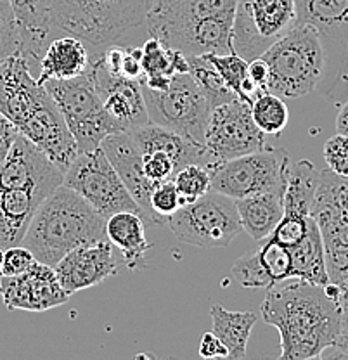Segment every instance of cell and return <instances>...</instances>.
<instances>
[{
  "mask_svg": "<svg viewBox=\"0 0 348 360\" xmlns=\"http://www.w3.org/2000/svg\"><path fill=\"white\" fill-rule=\"evenodd\" d=\"M262 319L281 336V360L324 357L340 336L343 307L340 291L297 279L267 288Z\"/></svg>",
  "mask_w": 348,
  "mask_h": 360,
  "instance_id": "obj_1",
  "label": "cell"
},
{
  "mask_svg": "<svg viewBox=\"0 0 348 360\" xmlns=\"http://www.w3.org/2000/svg\"><path fill=\"white\" fill-rule=\"evenodd\" d=\"M63 170L25 135L0 165V248L21 245L33 215L63 184Z\"/></svg>",
  "mask_w": 348,
  "mask_h": 360,
  "instance_id": "obj_2",
  "label": "cell"
},
{
  "mask_svg": "<svg viewBox=\"0 0 348 360\" xmlns=\"http://www.w3.org/2000/svg\"><path fill=\"white\" fill-rule=\"evenodd\" d=\"M238 0H153L149 37L186 56L229 54Z\"/></svg>",
  "mask_w": 348,
  "mask_h": 360,
  "instance_id": "obj_3",
  "label": "cell"
},
{
  "mask_svg": "<svg viewBox=\"0 0 348 360\" xmlns=\"http://www.w3.org/2000/svg\"><path fill=\"white\" fill-rule=\"evenodd\" d=\"M101 239H106V219L61 184L40 202L21 245L39 262L56 267L71 250Z\"/></svg>",
  "mask_w": 348,
  "mask_h": 360,
  "instance_id": "obj_4",
  "label": "cell"
},
{
  "mask_svg": "<svg viewBox=\"0 0 348 360\" xmlns=\"http://www.w3.org/2000/svg\"><path fill=\"white\" fill-rule=\"evenodd\" d=\"M49 6L59 32L84 40L97 56L146 28L153 0H49Z\"/></svg>",
  "mask_w": 348,
  "mask_h": 360,
  "instance_id": "obj_5",
  "label": "cell"
},
{
  "mask_svg": "<svg viewBox=\"0 0 348 360\" xmlns=\"http://www.w3.org/2000/svg\"><path fill=\"white\" fill-rule=\"evenodd\" d=\"M260 58L269 65V92L298 99L317 90L323 77V47L317 32L307 22H297Z\"/></svg>",
  "mask_w": 348,
  "mask_h": 360,
  "instance_id": "obj_6",
  "label": "cell"
},
{
  "mask_svg": "<svg viewBox=\"0 0 348 360\" xmlns=\"http://www.w3.org/2000/svg\"><path fill=\"white\" fill-rule=\"evenodd\" d=\"M297 22L312 26L323 47L317 92L342 106L348 101V0H297Z\"/></svg>",
  "mask_w": 348,
  "mask_h": 360,
  "instance_id": "obj_7",
  "label": "cell"
},
{
  "mask_svg": "<svg viewBox=\"0 0 348 360\" xmlns=\"http://www.w3.org/2000/svg\"><path fill=\"white\" fill-rule=\"evenodd\" d=\"M312 215L323 236L329 283L340 291L343 309H348V177L329 168L321 172Z\"/></svg>",
  "mask_w": 348,
  "mask_h": 360,
  "instance_id": "obj_8",
  "label": "cell"
},
{
  "mask_svg": "<svg viewBox=\"0 0 348 360\" xmlns=\"http://www.w3.org/2000/svg\"><path fill=\"white\" fill-rule=\"evenodd\" d=\"M44 85L61 111L78 153L101 148L108 135L122 132L104 108L89 71L70 80H47Z\"/></svg>",
  "mask_w": 348,
  "mask_h": 360,
  "instance_id": "obj_9",
  "label": "cell"
},
{
  "mask_svg": "<svg viewBox=\"0 0 348 360\" xmlns=\"http://www.w3.org/2000/svg\"><path fill=\"white\" fill-rule=\"evenodd\" d=\"M167 224L179 241L198 248L229 246L243 231L236 201L213 189L181 206Z\"/></svg>",
  "mask_w": 348,
  "mask_h": 360,
  "instance_id": "obj_10",
  "label": "cell"
},
{
  "mask_svg": "<svg viewBox=\"0 0 348 360\" xmlns=\"http://www.w3.org/2000/svg\"><path fill=\"white\" fill-rule=\"evenodd\" d=\"M142 94L149 122L205 146L212 106L193 75L175 73L167 90L142 87Z\"/></svg>",
  "mask_w": 348,
  "mask_h": 360,
  "instance_id": "obj_11",
  "label": "cell"
},
{
  "mask_svg": "<svg viewBox=\"0 0 348 360\" xmlns=\"http://www.w3.org/2000/svg\"><path fill=\"white\" fill-rule=\"evenodd\" d=\"M290 163L286 149L267 146L260 151L213 165L210 168L212 189L232 200L284 189Z\"/></svg>",
  "mask_w": 348,
  "mask_h": 360,
  "instance_id": "obj_12",
  "label": "cell"
},
{
  "mask_svg": "<svg viewBox=\"0 0 348 360\" xmlns=\"http://www.w3.org/2000/svg\"><path fill=\"white\" fill-rule=\"evenodd\" d=\"M63 186L84 198L104 219L118 212H136L142 217L137 201L101 148L78 153L63 175Z\"/></svg>",
  "mask_w": 348,
  "mask_h": 360,
  "instance_id": "obj_13",
  "label": "cell"
},
{
  "mask_svg": "<svg viewBox=\"0 0 348 360\" xmlns=\"http://www.w3.org/2000/svg\"><path fill=\"white\" fill-rule=\"evenodd\" d=\"M297 25V0H238L231 30L232 52L260 58Z\"/></svg>",
  "mask_w": 348,
  "mask_h": 360,
  "instance_id": "obj_14",
  "label": "cell"
},
{
  "mask_svg": "<svg viewBox=\"0 0 348 360\" xmlns=\"http://www.w3.org/2000/svg\"><path fill=\"white\" fill-rule=\"evenodd\" d=\"M56 108L46 85L33 77L20 52L0 61V112L14 123L18 132L25 134Z\"/></svg>",
  "mask_w": 348,
  "mask_h": 360,
  "instance_id": "obj_15",
  "label": "cell"
},
{
  "mask_svg": "<svg viewBox=\"0 0 348 360\" xmlns=\"http://www.w3.org/2000/svg\"><path fill=\"white\" fill-rule=\"evenodd\" d=\"M267 146L265 134L255 125L252 110L243 101L224 103L210 112L205 148L217 163L260 151Z\"/></svg>",
  "mask_w": 348,
  "mask_h": 360,
  "instance_id": "obj_16",
  "label": "cell"
},
{
  "mask_svg": "<svg viewBox=\"0 0 348 360\" xmlns=\"http://www.w3.org/2000/svg\"><path fill=\"white\" fill-rule=\"evenodd\" d=\"M0 295L7 309L26 312H46L65 305L70 300L54 267L39 260L21 276H0Z\"/></svg>",
  "mask_w": 348,
  "mask_h": 360,
  "instance_id": "obj_17",
  "label": "cell"
},
{
  "mask_svg": "<svg viewBox=\"0 0 348 360\" xmlns=\"http://www.w3.org/2000/svg\"><path fill=\"white\" fill-rule=\"evenodd\" d=\"M89 73L104 108L122 132H130L149 123L141 82L115 77L104 68L99 58H92Z\"/></svg>",
  "mask_w": 348,
  "mask_h": 360,
  "instance_id": "obj_18",
  "label": "cell"
},
{
  "mask_svg": "<svg viewBox=\"0 0 348 360\" xmlns=\"http://www.w3.org/2000/svg\"><path fill=\"white\" fill-rule=\"evenodd\" d=\"M56 274L68 296L97 286L115 276L118 264L110 239L82 245L66 253L56 264Z\"/></svg>",
  "mask_w": 348,
  "mask_h": 360,
  "instance_id": "obj_19",
  "label": "cell"
},
{
  "mask_svg": "<svg viewBox=\"0 0 348 360\" xmlns=\"http://www.w3.org/2000/svg\"><path fill=\"white\" fill-rule=\"evenodd\" d=\"M101 149L108 156V160L111 161L115 170L118 172L120 179L123 180L129 193L132 194V198L139 205L144 222L149 225H160L167 222V220L156 215L151 210L149 198H151L153 189L156 186H153L146 179L144 168H142V153L139 146L132 139V135L129 132L110 134L101 142Z\"/></svg>",
  "mask_w": 348,
  "mask_h": 360,
  "instance_id": "obj_20",
  "label": "cell"
},
{
  "mask_svg": "<svg viewBox=\"0 0 348 360\" xmlns=\"http://www.w3.org/2000/svg\"><path fill=\"white\" fill-rule=\"evenodd\" d=\"M18 28H20V54L30 68L39 70V63L51 42L63 37L52 18L49 0H11Z\"/></svg>",
  "mask_w": 348,
  "mask_h": 360,
  "instance_id": "obj_21",
  "label": "cell"
},
{
  "mask_svg": "<svg viewBox=\"0 0 348 360\" xmlns=\"http://www.w3.org/2000/svg\"><path fill=\"white\" fill-rule=\"evenodd\" d=\"M92 54L84 40L71 35L58 37L51 42L39 63L40 84L47 80H70L85 75L91 68Z\"/></svg>",
  "mask_w": 348,
  "mask_h": 360,
  "instance_id": "obj_22",
  "label": "cell"
},
{
  "mask_svg": "<svg viewBox=\"0 0 348 360\" xmlns=\"http://www.w3.org/2000/svg\"><path fill=\"white\" fill-rule=\"evenodd\" d=\"M144 225V219L136 212H118L106 219V238L122 251L129 269L142 267L153 246L146 238Z\"/></svg>",
  "mask_w": 348,
  "mask_h": 360,
  "instance_id": "obj_23",
  "label": "cell"
},
{
  "mask_svg": "<svg viewBox=\"0 0 348 360\" xmlns=\"http://www.w3.org/2000/svg\"><path fill=\"white\" fill-rule=\"evenodd\" d=\"M286 189V187H284ZM284 189L234 200L243 231L255 241L269 238L284 213Z\"/></svg>",
  "mask_w": 348,
  "mask_h": 360,
  "instance_id": "obj_24",
  "label": "cell"
},
{
  "mask_svg": "<svg viewBox=\"0 0 348 360\" xmlns=\"http://www.w3.org/2000/svg\"><path fill=\"white\" fill-rule=\"evenodd\" d=\"M293 260V277L295 279L307 281V283L328 286L329 276L326 269L324 245L321 236L319 225L314 219L309 232L297 246L288 248Z\"/></svg>",
  "mask_w": 348,
  "mask_h": 360,
  "instance_id": "obj_25",
  "label": "cell"
},
{
  "mask_svg": "<svg viewBox=\"0 0 348 360\" xmlns=\"http://www.w3.org/2000/svg\"><path fill=\"white\" fill-rule=\"evenodd\" d=\"M213 333L229 352V359H243L246 355L250 335L258 317L253 312H232L222 305H212Z\"/></svg>",
  "mask_w": 348,
  "mask_h": 360,
  "instance_id": "obj_26",
  "label": "cell"
},
{
  "mask_svg": "<svg viewBox=\"0 0 348 360\" xmlns=\"http://www.w3.org/2000/svg\"><path fill=\"white\" fill-rule=\"evenodd\" d=\"M142 75L146 78H172L175 73H189L187 56L168 47L162 40L149 37L142 44Z\"/></svg>",
  "mask_w": 348,
  "mask_h": 360,
  "instance_id": "obj_27",
  "label": "cell"
},
{
  "mask_svg": "<svg viewBox=\"0 0 348 360\" xmlns=\"http://www.w3.org/2000/svg\"><path fill=\"white\" fill-rule=\"evenodd\" d=\"M252 116L258 129L265 135L279 137L290 122V111L283 97L272 92H260L252 101Z\"/></svg>",
  "mask_w": 348,
  "mask_h": 360,
  "instance_id": "obj_28",
  "label": "cell"
},
{
  "mask_svg": "<svg viewBox=\"0 0 348 360\" xmlns=\"http://www.w3.org/2000/svg\"><path fill=\"white\" fill-rule=\"evenodd\" d=\"M187 61H189V73L193 75L200 89L203 90L212 110L220 104L238 99V96L227 87L219 71L213 68L208 59H205L203 56H187Z\"/></svg>",
  "mask_w": 348,
  "mask_h": 360,
  "instance_id": "obj_29",
  "label": "cell"
},
{
  "mask_svg": "<svg viewBox=\"0 0 348 360\" xmlns=\"http://www.w3.org/2000/svg\"><path fill=\"white\" fill-rule=\"evenodd\" d=\"M258 243H260V246H258L255 255L265 274H267L269 281H271V286L291 279L293 277V260H291L290 250L271 238H265Z\"/></svg>",
  "mask_w": 348,
  "mask_h": 360,
  "instance_id": "obj_30",
  "label": "cell"
},
{
  "mask_svg": "<svg viewBox=\"0 0 348 360\" xmlns=\"http://www.w3.org/2000/svg\"><path fill=\"white\" fill-rule=\"evenodd\" d=\"M203 58L208 59L213 68L219 71L222 80L238 96V99L252 106V99L243 90V84L248 78V61L236 52H229V54H213L212 52V54H203Z\"/></svg>",
  "mask_w": 348,
  "mask_h": 360,
  "instance_id": "obj_31",
  "label": "cell"
},
{
  "mask_svg": "<svg viewBox=\"0 0 348 360\" xmlns=\"http://www.w3.org/2000/svg\"><path fill=\"white\" fill-rule=\"evenodd\" d=\"M174 184L181 194V206L187 202L196 201L203 194L212 189V180H210V170L205 165L189 163L175 172Z\"/></svg>",
  "mask_w": 348,
  "mask_h": 360,
  "instance_id": "obj_32",
  "label": "cell"
},
{
  "mask_svg": "<svg viewBox=\"0 0 348 360\" xmlns=\"http://www.w3.org/2000/svg\"><path fill=\"white\" fill-rule=\"evenodd\" d=\"M142 168H144L146 179L153 186H158V184L174 179L175 172H177V163L163 149H151V151L142 153Z\"/></svg>",
  "mask_w": 348,
  "mask_h": 360,
  "instance_id": "obj_33",
  "label": "cell"
},
{
  "mask_svg": "<svg viewBox=\"0 0 348 360\" xmlns=\"http://www.w3.org/2000/svg\"><path fill=\"white\" fill-rule=\"evenodd\" d=\"M20 51V28L11 0H0V61Z\"/></svg>",
  "mask_w": 348,
  "mask_h": 360,
  "instance_id": "obj_34",
  "label": "cell"
},
{
  "mask_svg": "<svg viewBox=\"0 0 348 360\" xmlns=\"http://www.w3.org/2000/svg\"><path fill=\"white\" fill-rule=\"evenodd\" d=\"M232 276L241 286L252 288V290H257V288L267 290L271 286V281H269L267 274H265L264 267L258 262L255 253L246 255V257L236 260V264L232 265Z\"/></svg>",
  "mask_w": 348,
  "mask_h": 360,
  "instance_id": "obj_35",
  "label": "cell"
},
{
  "mask_svg": "<svg viewBox=\"0 0 348 360\" xmlns=\"http://www.w3.org/2000/svg\"><path fill=\"white\" fill-rule=\"evenodd\" d=\"M151 210L158 217L167 220L168 217L174 215L179 208H181V194H179L177 187H175L174 180H167V182L158 184V186L153 189L151 198Z\"/></svg>",
  "mask_w": 348,
  "mask_h": 360,
  "instance_id": "obj_36",
  "label": "cell"
},
{
  "mask_svg": "<svg viewBox=\"0 0 348 360\" xmlns=\"http://www.w3.org/2000/svg\"><path fill=\"white\" fill-rule=\"evenodd\" d=\"M324 160L331 172L348 177V137L336 134L324 144Z\"/></svg>",
  "mask_w": 348,
  "mask_h": 360,
  "instance_id": "obj_37",
  "label": "cell"
},
{
  "mask_svg": "<svg viewBox=\"0 0 348 360\" xmlns=\"http://www.w3.org/2000/svg\"><path fill=\"white\" fill-rule=\"evenodd\" d=\"M37 262V258L33 257L32 251L23 245L9 246L4 250V264L2 270H0V276L2 277H16L25 274L26 270L33 267V264Z\"/></svg>",
  "mask_w": 348,
  "mask_h": 360,
  "instance_id": "obj_38",
  "label": "cell"
},
{
  "mask_svg": "<svg viewBox=\"0 0 348 360\" xmlns=\"http://www.w3.org/2000/svg\"><path fill=\"white\" fill-rule=\"evenodd\" d=\"M142 75H144V71H142V49L134 47V45H123L118 77L141 82Z\"/></svg>",
  "mask_w": 348,
  "mask_h": 360,
  "instance_id": "obj_39",
  "label": "cell"
},
{
  "mask_svg": "<svg viewBox=\"0 0 348 360\" xmlns=\"http://www.w3.org/2000/svg\"><path fill=\"white\" fill-rule=\"evenodd\" d=\"M18 135H20V132H18V129L14 127V123L0 112V165H2L4 161L7 160V156H9Z\"/></svg>",
  "mask_w": 348,
  "mask_h": 360,
  "instance_id": "obj_40",
  "label": "cell"
},
{
  "mask_svg": "<svg viewBox=\"0 0 348 360\" xmlns=\"http://www.w3.org/2000/svg\"><path fill=\"white\" fill-rule=\"evenodd\" d=\"M200 355L203 359H229V352L215 333H205L200 341Z\"/></svg>",
  "mask_w": 348,
  "mask_h": 360,
  "instance_id": "obj_41",
  "label": "cell"
},
{
  "mask_svg": "<svg viewBox=\"0 0 348 360\" xmlns=\"http://www.w3.org/2000/svg\"><path fill=\"white\" fill-rule=\"evenodd\" d=\"M248 78L255 84L258 94L267 92L269 65L264 58H255L248 61Z\"/></svg>",
  "mask_w": 348,
  "mask_h": 360,
  "instance_id": "obj_42",
  "label": "cell"
},
{
  "mask_svg": "<svg viewBox=\"0 0 348 360\" xmlns=\"http://www.w3.org/2000/svg\"><path fill=\"white\" fill-rule=\"evenodd\" d=\"M335 350H338V355H342V357H348V309H343L342 329H340V336L336 340Z\"/></svg>",
  "mask_w": 348,
  "mask_h": 360,
  "instance_id": "obj_43",
  "label": "cell"
},
{
  "mask_svg": "<svg viewBox=\"0 0 348 360\" xmlns=\"http://www.w3.org/2000/svg\"><path fill=\"white\" fill-rule=\"evenodd\" d=\"M336 132L348 137V101L342 104L338 116H336Z\"/></svg>",
  "mask_w": 348,
  "mask_h": 360,
  "instance_id": "obj_44",
  "label": "cell"
},
{
  "mask_svg": "<svg viewBox=\"0 0 348 360\" xmlns=\"http://www.w3.org/2000/svg\"><path fill=\"white\" fill-rule=\"evenodd\" d=\"M2 264H4V248H0V270H2Z\"/></svg>",
  "mask_w": 348,
  "mask_h": 360,
  "instance_id": "obj_45",
  "label": "cell"
}]
</instances>
